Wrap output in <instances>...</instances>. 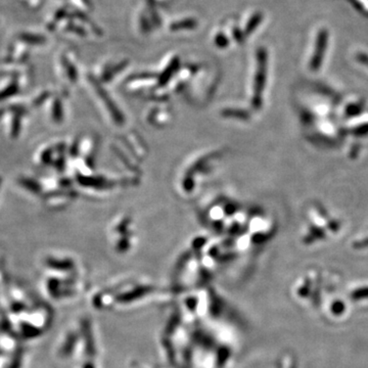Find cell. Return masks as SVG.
<instances>
[{
	"mask_svg": "<svg viewBox=\"0 0 368 368\" xmlns=\"http://www.w3.org/2000/svg\"><path fill=\"white\" fill-rule=\"evenodd\" d=\"M0 183H1V179H0Z\"/></svg>",
	"mask_w": 368,
	"mask_h": 368,
	"instance_id": "1",
	"label": "cell"
}]
</instances>
